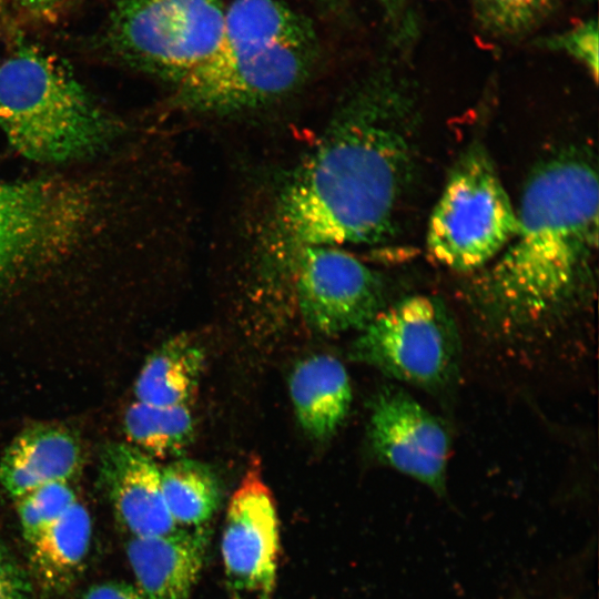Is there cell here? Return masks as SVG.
<instances>
[{"label":"cell","instance_id":"484cf974","mask_svg":"<svg viewBox=\"0 0 599 599\" xmlns=\"http://www.w3.org/2000/svg\"><path fill=\"white\" fill-rule=\"evenodd\" d=\"M80 599H144L140 590L124 581H106L91 586Z\"/></svg>","mask_w":599,"mask_h":599},{"label":"cell","instance_id":"5b68a950","mask_svg":"<svg viewBox=\"0 0 599 599\" xmlns=\"http://www.w3.org/2000/svg\"><path fill=\"white\" fill-rule=\"evenodd\" d=\"M224 10L220 0H120L106 35L126 61L179 85L223 48Z\"/></svg>","mask_w":599,"mask_h":599},{"label":"cell","instance_id":"6da1fadb","mask_svg":"<svg viewBox=\"0 0 599 599\" xmlns=\"http://www.w3.org/2000/svg\"><path fill=\"white\" fill-rule=\"evenodd\" d=\"M416 102L377 81L343 103L267 214L262 250L282 271L302 248L376 244L393 234L412 180Z\"/></svg>","mask_w":599,"mask_h":599},{"label":"cell","instance_id":"ac0fdd59","mask_svg":"<svg viewBox=\"0 0 599 599\" xmlns=\"http://www.w3.org/2000/svg\"><path fill=\"white\" fill-rule=\"evenodd\" d=\"M224 28L230 52L314 40L307 23L278 0H234L224 10Z\"/></svg>","mask_w":599,"mask_h":599},{"label":"cell","instance_id":"4316f807","mask_svg":"<svg viewBox=\"0 0 599 599\" xmlns=\"http://www.w3.org/2000/svg\"><path fill=\"white\" fill-rule=\"evenodd\" d=\"M26 9L44 13L52 10L62 0H17Z\"/></svg>","mask_w":599,"mask_h":599},{"label":"cell","instance_id":"603a6c76","mask_svg":"<svg viewBox=\"0 0 599 599\" xmlns=\"http://www.w3.org/2000/svg\"><path fill=\"white\" fill-rule=\"evenodd\" d=\"M74 231L40 229L0 233V276L19 262L69 241Z\"/></svg>","mask_w":599,"mask_h":599},{"label":"cell","instance_id":"3957f363","mask_svg":"<svg viewBox=\"0 0 599 599\" xmlns=\"http://www.w3.org/2000/svg\"><path fill=\"white\" fill-rule=\"evenodd\" d=\"M0 129L22 155L63 162L98 151L112 125L63 64L23 47L0 64Z\"/></svg>","mask_w":599,"mask_h":599},{"label":"cell","instance_id":"30bf717a","mask_svg":"<svg viewBox=\"0 0 599 599\" xmlns=\"http://www.w3.org/2000/svg\"><path fill=\"white\" fill-rule=\"evenodd\" d=\"M278 540L275 502L253 460L230 499L221 541L225 575L236 592L270 598Z\"/></svg>","mask_w":599,"mask_h":599},{"label":"cell","instance_id":"ffe728a7","mask_svg":"<svg viewBox=\"0 0 599 599\" xmlns=\"http://www.w3.org/2000/svg\"><path fill=\"white\" fill-rule=\"evenodd\" d=\"M123 426L128 444L153 459L180 456L194 436V419L186 405L135 400L125 412Z\"/></svg>","mask_w":599,"mask_h":599},{"label":"cell","instance_id":"8fae6325","mask_svg":"<svg viewBox=\"0 0 599 599\" xmlns=\"http://www.w3.org/2000/svg\"><path fill=\"white\" fill-rule=\"evenodd\" d=\"M101 469L115 517L130 538L162 536L177 528L153 458L128 443H113L103 451Z\"/></svg>","mask_w":599,"mask_h":599},{"label":"cell","instance_id":"52a82bcc","mask_svg":"<svg viewBox=\"0 0 599 599\" xmlns=\"http://www.w3.org/2000/svg\"><path fill=\"white\" fill-rule=\"evenodd\" d=\"M314 61V40L237 52L222 48L177 85L175 101L186 111L214 115L263 108L295 91Z\"/></svg>","mask_w":599,"mask_h":599},{"label":"cell","instance_id":"cb8c5ba5","mask_svg":"<svg viewBox=\"0 0 599 599\" xmlns=\"http://www.w3.org/2000/svg\"><path fill=\"white\" fill-rule=\"evenodd\" d=\"M552 45L565 50L587 68L595 81L598 80V24L589 20L551 40Z\"/></svg>","mask_w":599,"mask_h":599},{"label":"cell","instance_id":"ba28073f","mask_svg":"<svg viewBox=\"0 0 599 599\" xmlns=\"http://www.w3.org/2000/svg\"><path fill=\"white\" fill-rule=\"evenodd\" d=\"M283 271L304 319L318 333L361 331L386 306L382 276L339 247H304Z\"/></svg>","mask_w":599,"mask_h":599},{"label":"cell","instance_id":"2e32d148","mask_svg":"<svg viewBox=\"0 0 599 599\" xmlns=\"http://www.w3.org/2000/svg\"><path fill=\"white\" fill-rule=\"evenodd\" d=\"M92 522L78 500L30 544L33 571L41 585L59 591L75 578L91 542Z\"/></svg>","mask_w":599,"mask_h":599},{"label":"cell","instance_id":"83f0119b","mask_svg":"<svg viewBox=\"0 0 599 599\" xmlns=\"http://www.w3.org/2000/svg\"><path fill=\"white\" fill-rule=\"evenodd\" d=\"M385 1H388V0H385Z\"/></svg>","mask_w":599,"mask_h":599},{"label":"cell","instance_id":"7a4b0ae2","mask_svg":"<svg viewBox=\"0 0 599 599\" xmlns=\"http://www.w3.org/2000/svg\"><path fill=\"white\" fill-rule=\"evenodd\" d=\"M599 187L578 152L547 160L531 174L517 231L475 280V300L510 333L562 315L593 290Z\"/></svg>","mask_w":599,"mask_h":599},{"label":"cell","instance_id":"9a60e30c","mask_svg":"<svg viewBox=\"0 0 599 599\" xmlns=\"http://www.w3.org/2000/svg\"><path fill=\"white\" fill-rule=\"evenodd\" d=\"M204 351L191 336L165 341L148 358L134 386L138 402L154 406L189 404L204 367Z\"/></svg>","mask_w":599,"mask_h":599},{"label":"cell","instance_id":"7402d4cb","mask_svg":"<svg viewBox=\"0 0 599 599\" xmlns=\"http://www.w3.org/2000/svg\"><path fill=\"white\" fill-rule=\"evenodd\" d=\"M481 26L494 34L516 35L530 30L551 10L554 0H473Z\"/></svg>","mask_w":599,"mask_h":599},{"label":"cell","instance_id":"8992f818","mask_svg":"<svg viewBox=\"0 0 599 599\" xmlns=\"http://www.w3.org/2000/svg\"><path fill=\"white\" fill-rule=\"evenodd\" d=\"M352 355L397 380L439 390L457 377L460 339L439 298L412 295L378 312L361 329Z\"/></svg>","mask_w":599,"mask_h":599},{"label":"cell","instance_id":"d4e9b609","mask_svg":"<svg viewBox=\"0 0 599 599\" xmlns=\"http://www.w3.org/2000/svg\"><path fill=\"white\" fill-rule=\"evenodd\" d=\"M0 599H31V588L26 573L2 544H0Z\"/></svg>","mask_w":599,"mask_h":599},{"label":"cell","instance_id":"277c9868","mask_svg":"<svg viewBox=\"0 0 599 599\" xmlns=\"http://www.w3.org/2000/svg\"><path fill=\"white\" fill-rule=\"evenodd\" d=\"M508 193L484 146L459 156L429 216L426 245L439 264L460 272L487 266L517 231Z\"/></svg>","mask_w":599,"mask_h":599},{"label":"cell","instance_id":"7c38bea8","mask_svg":"<svg viewBox=\"0 0 599 599\" xmlns=\"http://www.w3.org/2000/svg\"><path fill=\"white\" fill-rule=\"evenodd\" d=\"M210 545L205 526L130 538L126 556L144 599H189Z\"/></svg>","mask_w":599,"mask_h":599},{"label":"cell","instance_id":"d6986e66","mask_svg":"<svg viewBox=\"0 0 599 599\" xmlns=\"http://www.w3.org/2000/svg\"><path fill=\"white\" fill-rule=\"evenodd\" d=\"M161 484L176 527L196 528L211 520L221 502V486L206 464L177 458L161 468Z\"/></svg>","mask_w":599,"mask_h":599},{"label":"cell","instance_id":"4fadbf2b","mask_svg":"<svg viewBox=\"0 0 599 599\" xmlns=\"http://www.w3.org/2000/svg\"><path fill=\"white\" fill-rule=\"evenodd\" d=\"M81 465L75 436L55 425L21 432L0 459V486L14 499L49 483L69 481Z\"/></svg>","mask_w":599,"mask_h":599},{"label":"cell","instance_id":"44dd1931","mask_svg":"<svg viewBox=\"0 0 599 599\" xmlns=\"http://www.w3.org/2000/svg\"><path fill=\"white\" fill-rule=\"evenodd\" d=\"M69 481L42 485L16 499L24 539L31 544L41 531L61 517L75 501Z\"/></svg>","mask_w":599,"mask_h":599},{"label":"cell","instance_id":"9c48e42d","mask_svg":"<svg viewBox=\"0 0 599 599\" xmlns=\"http://www.w3.org/2000/svg\"><path fill=\"white\" fill-rule=\"evenodd\" d=\"M368 434L382 463L446 495L449 436L409 393L397 386L380 389L370 402Z\"/></svg>","mask_w":599,"mask_h":599},{"label":"cell","instance_id":"5bb4252c","mask_svg":"<svg viewBox=\"0 0 599 599\" xmlns=\"http://www.w3.org/2000/svg\"><path fill=\"white\" fill-rule=\"evenodd\" d=\"M290 395L301 427L316 439L332 436L344 422L352 387L344 365L331 355L300 362L290 377Z\"/></svg>","mask_w":599,"mask_h":599},{"label":"cell","instance_id":"e0dca14e","mask_svg":"<svg viewBox=\"0 0 599 599\" xmlns=\"http://www.w3.org/2000/svg\"><path fill=\"white\" fill-rule=\"evenodd\" d=\"M82 203L48 182L0 183V233L40 229L75 231Z\"/></svg>","mask_w":599,"mask_h":599}]
</instances>
